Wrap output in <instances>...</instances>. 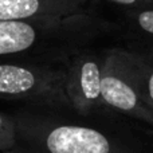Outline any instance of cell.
Returning a JSON list of instances; mask_svg holds the SVG:
<instances>
[{
	"instance_id": "52a82bcc",
	"label": "cell",
	"mask_w": 153,
	"mask_h": 153,
	"mask_svg": "<svg viewBox=\"0 0 153 153\" xmlns=\"http://www.w3.org/2000/svg\"><path fill=\"white\" fill-rule=\"evenodd\" d=\"M116 26L130 53L153 61V5L121 13Z\"/></svg>"
},
{
	"instance_id": "7a4b0ae2",
	"label": "cell",
	"mask_w": 153,
	"mask_h": 153,
	"mask_svg": "<svg viewBox=\"0 0 153 153\" xmlns=\"http://www.w3.org/2000/svg\"><path fill=\"white\" fill-rule=\"evenodd\" d=\"M13 117L16 145L4 153H132L97 128L28 111Z\"/></svg>"
},
{
	"instance_id": "8992f818",
	"label": "cell",
	"mask_w": 153,
	"mask_h": 153,
	"mask_svg": "<svg viewBox=\"0 0 153 153\" xmlns=\"http://www.w3.org/2000/svg\"><path fill=\"white\" fill-rule=\"evenodd\" d=\"M91 12L90 0H0V20L59 19Z\"/></svg>"
},
{
	"instance_id": "3957f363",
	"label": "cell",
	"mask_w": 153,
	"mask_h": 153,
	"mask_svg": "<svg viewBox=\"0 0 153 153\" xmlns=\"http://www.w3.org/2000/svg\"><path fill=\"white\" fill-rule=\"evenodd\" d=\"M65 78V66L0 61V100L46 108H70Z\"/></svg>"
},
{
	"instance_id": "ba28073f",
	"label": "cell",
	"mask_w": 153,
	"mask_h": 153,
	"mask_svg": "<svg viewBox=\"0 0 153 153\" xmlns=\"http://www.w3.org/2000/svg\"><path fill=\"white\" fill-rule=\"evenodd\" d=\"M137 76L138 89L144 101L153 108V61H148L138 55Z\"/></svg>"
},
{
	"instance_id": "6da1fadb",
	"label": "cell",
	"mask_w": 153,
	"mask_h": 153,
	"mask_svg": "<svg viewBox=\"0 0 153 153\" xmlns=\"http://www.w3.org/2000/svg\"><path fill=\"white\" fill-rule=\"evenodd\" d=\"M117 31L93 12L59 19L0 20V61L65 66L93 38Z\"/></svg>"
},
{
	"instance_id": "5b68a950",
	"label": "cell",
	"mask_w": 153,
	"mask_h": 153,
	"mask_svg": "<svg viewBox=\"0 0 153 153\" xmlns=\"http://www.w3.org/2000/svg\"><path fill=\"white\" fill-rule=\"evenodd\" d=\"M103 54L82 48L67 59L65 69V91L70 108L82 116H89L95 108L103 105L101 97Z\"/></svg>"
},
{
	"instance_id": "277c9868",
	"label": "cell",
	"mask_w": 153,
	"mask_h": 153,
	"mask_svg": "<svg viewBox=\"0 0 153 153\" xmlns=\"http://www.w3.org/2000/svg\"><path fill=\"white\" fill-rule=\"evenodd\" d=\"M137 66L138 55L126 48L105 51L101 97L103 105L153 125V108L144 101L138 89Z\"/></svg>"
},
{
	"instance_id": "9c48e42d",
	"label": "cell",
	"mask_w": 153,
	"mask_h": 153,
	"mask_svg": "<svg viewBox=\"0 0 153 153\" xmlns=\"http://www.w3.org/2000/svg\"><path fill=\"white\" fill-rule=\"evenodd\" d=\"M16 145L15 117L0 111V152H8Z\"/></svg>"
},
{
	"instance_id": "30bf717a",
	"label": "cell",
	"mask_w": 153,
	"mask_h": 153,
	"mask_svg": "<svg viewBox=\"0 0 153 153\" xmlns=\"http://www.w3.org/2000/svg\"><path fill=\"white\" fill-rule=\"evenodd\" d=\"M93 1H98V3H103V4L110 5L114 10L120 11V15L124 12H128V11L153 5V0H90V4Z\"/></svg>"
}]
</instances>
